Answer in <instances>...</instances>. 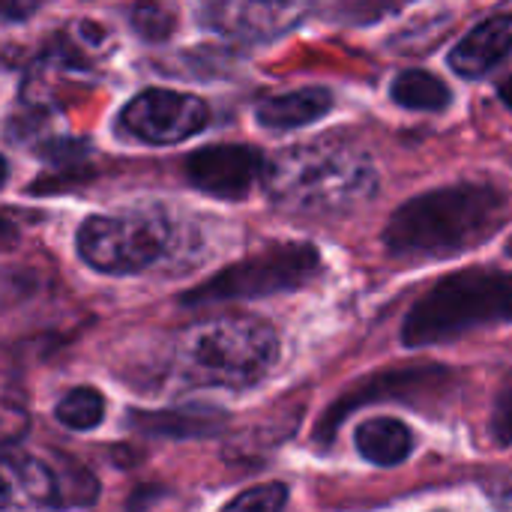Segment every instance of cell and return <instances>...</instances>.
<instances>
[{
  "label": "cell",
  "mask_w": 512,
  "mask_h": 512,
  "mask_svg": "<svg viewBox=\"0 0 512 512\" xmlns=\"http://www.w3.org/2000/svg\"><path fill=\"white\" fill-rule=\"evenodd\" d=\"M276 207L300 216H342L378 189L369 156L342 141H315L282 150L261 180Z\"/></svg>",
  "instance_id": "obj_1"
},
{
  "label": "cell",
  "mask_w": 512,
  "mask_h": 512,
  "mask_svg": "<svg viewBox=\"0 0 512 512\" xmlns=\"http://www.w3.org/2000/svg\"><path fill=\"white\" fill-rule=\"evenodd\" d=\"M210 123V108L189 93L150 87L138 93L120 114V126L144 144H180Z\"/></svg>",
  "instance_id": "obj_8"
},
{
  "label": "cell",
  "mask_w": 512,
  "mask_h": 512,
  "mask_svg": "<svg viewBox=\"0 0 512 512\" xmlns=\"http://www.w3.org/2000/svg\"><path fill=\"white\" fill-rule=\"evenodd\" d=\"M512 51V12L495 15L483 24H477L453 51L450 66L462 78H480L492 72Z\"/></svg>",
  "instance_id": "obj_13"
},
{
  "label": "cell",
  "mask_w": 512,
  "mask_h": 512,
  "mask_svg": "<svg viewBox=\"0 0 512 512\" xmlns=\"http://www.w3.org/2000/svg\"><path fill=\"white\" fill-rule=\"evenodd\" d=\"M39 0H3V18L6 21H21L36 9Z\"/></svg>",
  "instance_id": "obj_23"
},
{
  "label": "cell",
  "mask_w": 512,
  "mask_h": 512,
  "mask_svg": "<svg viewBox=\"0 0 512 512\" xmlns=\"http://www.w3.org/2000/svg\"><path fill=\"white\" fill-rule=\"evenodd\" d=\"M450 384H453V372H447V366H399V369L375 372V375L363 378L360 384H354L351 390H345L324 411L318 432H315V441L321 447H327L333 441V435L339 432V426L363 405H372V402H423V399L438 396Z\"/></svg>",
  "instance_id": "obj_7"
},
{
  "label": "cell",
  "mask_w": 512,
  "mask_h": 512,
  "mask_svg": "<svg viewBox=\"0 0 512 512\" xmlns=\"http://www.w3.org/2000/svg\"><path fill=\"white\" fill-rule=\"evenodd\" d=\"M132 24L135 30L144 36V39H165L168 30H171V18H168V9L165 6H156V3H138L135 12H132Z\"/></svg>",
  "instance_id": "obj_20"
},
{
  "label": "cell",
  "mask_w": 512,
  "mask_h": 512,
  "mask_svg": "<svg viewBox=\"0 0 512 512\" xmlns=\"http://www.w3.org/2000/svg\"><path fill=\"white\" fill-rule=\"evenodd\" d=\"M54 474H57V486H60V507H90L99 498L96 480L75 459L57 456Z\"/></svg>",
  "instance_id": "obj_18"
},
{
  "label": "cell",
  "mask_w": 512,
  "mask_h": 512,
  "mask_svg": "<svg viewBox=\"0 0 512 512\" xmlns=\"http://www.w3.org/2000/svg\"><path fill=\"white\" fill-rule=\"evenodd\" d=\"M288 504V486L282 483H270V486H255L243 495H237L234 501H228V510H258L273 512L282 510Z\"/></svg>",
  "instance_id": "obj_19"
},
{
  "label": "cell",
  "mask_w": 512,
  "mask_h": 512,
  "mask_svg": "<svg viewBox=\"0 0 512 512\" xmlns=\"http://www.w3.org/2000/svg\"><path fill=\"white\" fill-rule=\"evenodd\" d=\"M228 423V414L210 405H183L168 411H132L129 426L150 438H168V441H198V438H216Z\"/></svg>",
  "instance_id": "obj_11"
},
{
  "label": "cell",
  "mask_w": 512,
  "mask_h": 512,
  "mask_svg": "<svg viewBox=\"0 0 512 512\" xmlns=\"http://www.w3.org/2000/svg\"><path fill=\"white\" fill-rule=\"evenodd\" d=\"M3 507H60V486L54 465L33 456L3 459Z\"/></svg>",
  "instance_id": "obj_12"
},
{
  "label": "cell",
  "mask_w": 512,
  "mask_h": 512,
  "mask_svg": "<svg viewBox=\"0 0 512 512\" xmlns=\"http://www.w3.org/2000/svg\"><path fill=\"white\" fill-rule=\"evenodd\" d=\"M411 450H414L411 429L393 417H375L357 429V453L378 468L402 465L411 456Z\"/></svg>",
  "instance_id": "obj_15"
},
{
  "label": "cell",
  "mask_w": 512,
  "mask_h": 512,
  "mask_svg": "<svg viewBox=\"0 0 512 512\" xmlns=\"http://www.w3.org/2000/svg\"><path fill=\"white\" fill-rule=\"evenodd\" d=\"M498 96H501V102H504V105L512 111V75L498 84Z\"/></svg>",
  "instance_id": "obj_24"
},
{
  "label": "cell",
  "mask_w": 512,
  "mask_h": 512,
  "mask_svg": "<svg viewBox=\"0 0 512 512\" xmlns=\"http://www.w3.org/2000/svg\"><path fill=\"white\" fill-rule=\"evenodd\" d=\"M330 108H333V96L327 87H300V90L264 99L255 111V120L270 132H285V129H297V126L327 117Z\"/></svg>",
  "instance_id": "obj_14"
},
{
  "label": "cell",
  "mask_w": 512,
  "mask_h": 512,
  "mask_svg": "<svg viewBox=\"0 0 512 512\" xmlns=\"http://www.w3.org/2000/svg\"><path fill=\"white\" fill-rule=\"evenodd\" d=\"M507 321H512V273L462 270L441 279L408 309L402 342L408 348H426Z\"/></svg>",
  "instance_id": "obj_4"
},
{
  "label": "cell",
  "mask_w": 512,
  "mask_h": 512,
  "mask_svg": "<svg viewBox=\"0 0 512 512\" xmlns=\"http://www.w3.org/2000/svg\"><path fill=\"white\" fill-rule=\"evenodd\" d=\"M321 267V255L312 243H285L258 252L240 264L225 267L213 279L180 297L183 306H210L228 300H258L303 288Z\"/></svg>",
  "instance_id": "obj_5"
},
{
  "label": "cell",
  "mask_w": 512,
  "mask_h": 512,
  "mask_svg": "<svg viewBox=\"0 0 512 512\" xmlns=\"http://www.w3.org/2000/svg\"><path fill=\"white\" fill-rule=\"evenodd\" d=\"M390 96L402 108H411V111H444L453 102L450 87L438 75H432L426 69L399 72L393 87H390Z\"/></svg>",
  "instance_id": "obj_16"
},
{
  "label": "cell",
  "mask_w": 512,
  "mask_h": 512,
  "mask_svg": "<svg viewBox=\"0 0 512 512\" xmlns=\"http://www.w3.org/2000/svg\"><path fill=\"white\" fill-rule=\"evenodd\" d=\"M507 198L480 183H459L405 201L384 231L399 258H447L486 240L504 219Z\"/></svg>",
  "instance_id": "obj_2"
},
{
  "label": "cell",
  "mask_w": 512,
  "mask_h": 512,
  "mask_svg": "<svg viewBox=\"0 0 512 512\" xmlns=\"http://www.w3.org/2000/svg\"><path fill=\"white\" fill-rule=\"evenodd\" d=\"M279 360V336L258 318H222L186 330L171 369L192 387H249Z\"/></svg>",
  "instance_id": "obj_3"
},
{
  "label": "cell",
  "mask_w": 512,
  "mask_h": 512,
  "mask_svg": "<svg viewBox=\"0 0 512 512\" xmlns=\"http://www.w3.org/2000/svg\"><path fill=\"white\" fill-rule=\"evenodd\" d=\"M312 0H204L207 21L237 39H273L303 21Z\"/></svg>",
  "instance_id": "obj_10"
},
{
  "label": "cell",
  "mask_w": 512,
  "mask_h": 512,
  "mask_svg": "<svg viewBox=\"0 0 512 512\" xmlns=\"http://www.w3.org/2000/svg\"><path fill=\"white\" fill-rule=\"evenodd\" d=\"M54 417H57L66 429H72V432H90V429H96V426L102 423V417H105V399H102V393L93 390V387H75V390H69V393L57 402Z\"/></svg>",
  "instance_id": "obj_17"
},
{
  "label": "cell",
  "mask_w": 512,
  "mask_h": 512,
  "mask_svg": "<svg viewBox=\"0 0 512 512\" xmlns=\"http://www.w3.org/2000/svg\"><path fill=\"white\" fill-rule=\"evenodd\" d=\"M270 159L249 144H213L186 159L189 183L222 201H243L258 180H264Z\"/></svg>",
  "instance_id": "obj_9"
},
{
  "label": "cell",
  "mask_w": 512,
  "mask_h": 512,
  "mask_svg": "<svg viewBox=\"0 0 512 512\" xmlns=\"http://www.w3.org/2000/svg\"><path fill=\"white\" fill-rule=\"evenodd\" d=\"M492 435L498 444H512V372L501 384V393L495 399V414H492Z\"/></svg>",
  "instance_id": "obj_21"
},
{
  "label": "cell",
  "mask_w": 512,
  "mask_h": 512,
  "mask_svg": "<svg viewBox=\"0 0 512 512\" xmlns=\"http://www.w3.org/2000/svg\"><path fill=\"white\" fill-rule=\"evenodd\" d=\"M39 150H42L39 156H45L54 165H75L78 159H84L87 144L84 141H75V138H57V141L42 144Z\"/></svg>",
  "instance_id": "obj_22"
},
{
  "label": "cell",
  "mask_w": 512,
  "mask_h": 512,
  "mask_svg": "<svg viewBox=\"0 0 512 512\" xmlns=\"http://www.w3.org/2000/svg\"><path fill=\"white\" fill-rule=\"evenodd\" d=\"M168 249V225L141 210L90 216L78 228V255L99 273H138Z\"/></svg>",
  "instance_id": "obj_6"
},
{
  "label": "cell",
  "mask_w": 512,
  "mask_h": 512,
  "mask_svg": "<svg viewBox=\"0 0 512 512\" xmlns=\"http://www.w3.org/2000/svg\"><path fill=\"white\" fill-rule=\"evenodd\" d=\"M507 252H510V255H512V237H510V243H507Z\"/></svg>",
  "instance_id": "obj_25"
}]
</instances>
